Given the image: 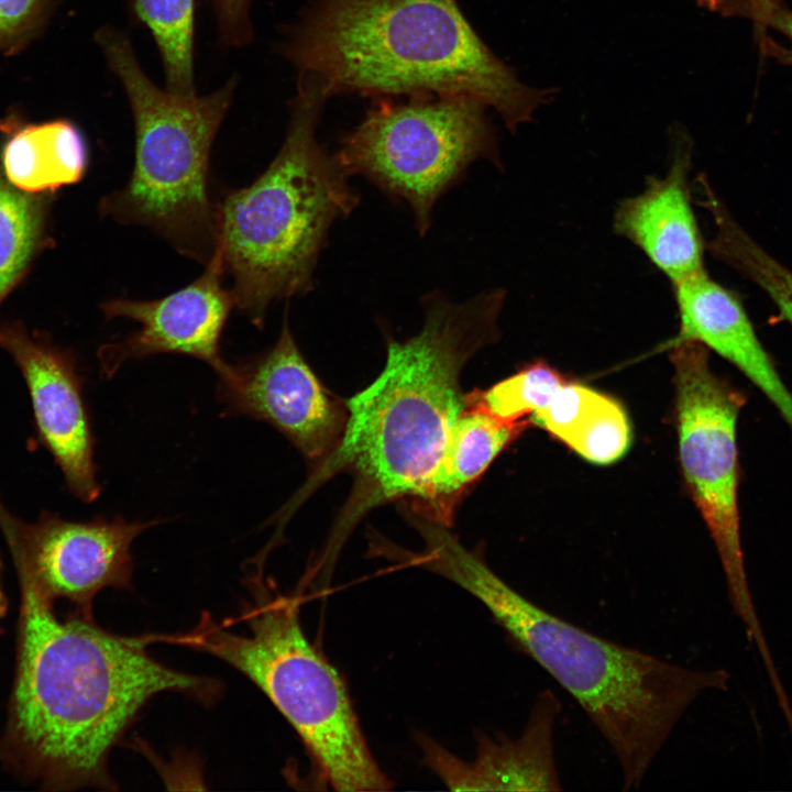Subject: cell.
I'll list each match as a JSON object with an SVG mask.
<instances>
[{
	"instance_id": "obj_1",
	"label": "cell",
	"mask_w": 792,
	"mask_h": 792,
	"mask_svg": "<svg viewBox=\"0 0 792 792\" xmlns=\"http://www.w3.org/2000/svg\"><path fill=\"white\" fill-rule=\"evenodd\" d=\"M15 572L16 664L0 763L44 790L113 789L110 751L151 698L182 692L206 701L218 685L156 661L143 638L79 614L59 620L30 575Z\"/></svg>"
},
{
	"instance_id": "obj_2",
	"label": "cell",
	"mask_w": 792,
	"mask_h": 792,
	"mask_svg": "<svg viewBox=\"0 0 792 792\" xmlns=\"http://www.w3.org/2000/svg\"><path fill=\"white\" fill-rule=\"evenodd\" d=\"M505 290L453 302L439 292L421 302L424 324L404 340H389L378 376L345 403L348 417L336 448L283 508L294 509L339 472L353 476L351 496L328 543L336 558L346 534L384 503L414 498L435 471L449 433L466 406L461 373L481 349L499 337Z\"/></svg>"
},
{
	"instance_id": "obj_3",
	"label": "cell",
	"mask_w": 792,
	"mask_h": 792,
	"mask_svg": "<svg viewBox=\"0 0 792 792\" xmlns=\"http://www.w3.org/2000/svg\"><path fill=\"white\" fill-rule=\"evenodd\" d=\"M278 53L328 98L470 96L513 133L559 88L524 84L482 41L455 0H315Z\"/></svg>"
},
{
	"instance_id": "obj_4",
	"label": "cell",
	"mask_w": 792,
	"mask_h": 792,
	"mask_svg": "<svg viewBox=\"0 0 792 792\" xmlns=\"http://www.w3.org/2000/svg\"><path fill=\"white\" fill-rule=\"evenodd\" d=\"M419 565L455 583L582 707L615 755L625 791L637 790L691 704L725 690V670H693L610 641L535 604L447 528L432 531Z\"/></svg>"
},
{
	"instance_id": "obj_5",
	"label": "cell",
	"mask_w": 792,
	"mask_h": 792,
	"mask_svg": "<svg viewBox=\"0 0 792 792\" xmlns=\"http://www.w3.org/2000/svg\"><path fill=\"white\" fill-rule=\"evenodd\" d=\"M327 99L317 79L298 77L278 153L253 183L216 201L234 308L258 328L274 301L312 289L332 223L360 202L336 155L317 139Z\"/></svg>"
},
{
	"instance_id": "obj_6",
	"label": "cell",
	"mask_w": 792,
	"mask_h": 792,
	"mask_svg": "<svg viewBox=\"0 0 792 792\" xmlns=\"http://www.w3.org/2000/svg\"><path fill=\"white\" fill-rule=\"evenodd\" d=\"M95 37L125 92L135 135L130 179L105 196L99 210L121 224L148 228L180 255L207 265L219 241L211 148L238 80L204 96L174 94L148 78L125 32L107 25Z\"/></svg>"
},
{
	"instance_id": "obj_7",
	"label": "cell",
	"mask_w": 792,
	"mask_h": 792,
	"mask_svg": "<svg viewBox=\"0 0 792 792\" xmlns=\"http://www.w3.org/2000/svg\"><path fill=\"white\" fill-rule=\"evenodd\" d=\"M253 584L246 634H234L204 616L180 642L249 678L295 729L326 784L349 792L391 789L341 675L302 630L297 600L254 580Z\"/></svg>"
},
{
	"instance_id": "obj_8",
	"label": "cell",
	"mask_w": 792,
	"mask_h": 792,
	"mask_svg": "<svg viewBox=\"0 0 792 792\" xmlns=\"http://www.w3.org/2000/svg\"><path fill=\"white\" fill-rule=\"evenodd\" d=\"M483 102L459 95L374 98L334 153L344 172L361 175L409 205L425 235L437 200L477 160L501 167L497 138Z\"/></svg>"
},
{
	"instance_id": "obj_9",
	"label": "cell",
	"mask_w": 792,
	"mask_h": 792,
	"mask_svg": "<svg viewBox=\"0 0 792 792\" xmlns=\"http://www.w3.org/2000/svg\"><path fill=\"white\" fill-rule=\"evenodd\" d=\"M679 459L689 494L716 546L737 614L757 629L740 538L737 421L747 398L713 371L708 349L673 343Z\"/></svg>"
},
{
	"instance_id": "obj_10",
	"label": "cell",
	"mask_w": 792,
	"mask_h": 792,
	"mask_svg": "<svg viewBox=\"0 0 792 792\" xmlns=\"http://www.w3.org/2000/svg\"><path fill=\"white\" fill-rule=\"evenodd\" d=\"M160 522L119 517L77 522L44 514L25 524L0 503V530L15 569L26 572L47 600H67L87 618L101 590L131 588L132 542Z\"/></svg>"
},
{
	"instance_id": "obj_11",
	"label": "cell",
	"mask_w": 792,
	"mask_h": 792,
	"mask_svg": "<svg viewBox=\"0 0 792 792\" xmlns=\"http://www.w3.org/2000/svg\"><path fill=\"white\" fill-rule=\"evenodd\" d=\"M275 344L245 363H227L217 373L218 396L230 415L272 425L300 452L320 462L338 444L348 411L328 393L306 362L288 323Z\"/></svg>"
},
{
	"instance_id": "obj_12",
	"label": "cell",
	"mask_w": 792,
	"mask_h": 792,
	"mask_svg": "<svg viewBox=\"0 0 792 792\" xmlns=\"http://www.w3.org/2000/svg\"><path fill=\"white\" fill-rule=\"evenodd\" d=\"M224 267L218 248L205 271L187 286L162 298H114L101 309L108 319L127 318L140 330L105 344L99 350L102 372L112 376L129 360L174 353L199 359L216 373L227 362L221 356V336L234 308L230 288L223 284Z\"/></svg>"
},
{
	"instance_id": "obj_13",
	"label": "cell",
	"mask_w": 792,
	"mask_h": 792,
	"mask_svg": "<svg viewBox=\"0 0 792 792\" xmlns=\"http://www.w3.org/2000/svg\"><path fill=\"white\" fill-rule=\"evenodd\" d=\"M0 346L24 377L37 431L69 490L81 501L94 502L100 494L94 439L73 361L15 328L0 329Z\"/></svg>"
},
{
	"instance_id": "obj_14",
	"label": "cell",
	"mask_w": 792,
	"mask_h": 792,
	"mask_svg": "<svg viewBox=\"0 0 792 792\" xmlns=\"http://www.w3.org/2000/svg\"><path fill=\"white\" fill-rule=\"evenodd\" d=\"M560 710L556 694L544 690L536 697L519 737L482 734L475 757L469 761L420 736L424 762L453 791H560L553 748Z\"/></svg>"
},
{
	"instance_id": "obj_15",
	"label": "cell",
	"mask_w": 792,
	"mask_h": 792,
	"mask_svg": "<svg viewBox=\"0 0 792 792\" xmlns=\"http://www.w3.org/2000/svg\"><path fill=\"white\" fill-rule=\"evenodd\" d=\"M670 141L669 170L663 177H650L641 194L618 204L614 229L675 284L705 266L704 244L688 183L692 142L680 124L671 127Z\"/></svg>"
},
{
	"instance_id": "obj_16",
	"label": "cell",
	"mask_w": 792,
	"mask_h": 792,
	"mask_svg": "<svg viewBox=\"0 0 792 792\" xmlns=\"http://www.w3.org/2000/svg\"><path fill=\"white\" fill-rule=\"evenodd\" d=\"M672 287L679 315L673 343L698 342L732 363L776 407L792 431V393L737 296L712 279L706 270Z\"/></svg>"
},
{
	"instance_id": "obj_17",
	"label": "cell",
	"mask_w": 792,
	"mask_h": 792,
	"mask_svg": "<svg viewBox=\"0 0 792 792\" xmlns=\"http://www.w3.org/2000/svg\"><path fill=\"white\" fill-rule=\"evenodd\" d=\"M529 421L507 422L466 402L447 439L440 460L414 497L419 516L449 522L458 496L479 479Z\"/></svg>"
},
{
	"instance_id": "obj_18",
	"label": "cell",
	"mask_w": 792,
	"mask_h": 792,
	"mask_svg": "<svg viewBox=\"0 0 792 792\" xmlns=\"http://www.w3.org/2000/svg\"><path fill=\"white\" fill-rule=\"evenodd\" d=\"M528 420L597 465L618 461L632 440L631 426L623 406L578 383L565 382L551 402Z\"/></svg>"
},
{
	"instance_id": "obj_19",
	"label": "cell",
	"mask_w": 792,
	"mask_h": 792,
	"mask_svg": "<svg viewBox=\"0 0 792 792\" xmlns=\"http://www.w3.org/2000/svg\"><path fill=\"white\" fill-rule=\"evenodd\" d=\"M3 167L14 187L36 193L77 183L88 164L79 129L67 120L19 129L4 145Z\"/></svg>"
},
{
	"instance_id": "obj_20",
	"label": "cell",
	"mask_w": 792,
	"mask_h": 792,
	"mask_svg": "<svg viewBox=\"0 0 792 792\" xmlns=\"http://www.w3.org/2000/svg\"><path fill=\"white\" fill-rule=\"evenodd\" d=\"M131 18L145 26L157 47L165 88L174 94L196 95V0H124Z\"/></svg>"
},
{
	"instance_id": "obj_21",
	"label": "cell",
	"mask_w": 792,
	"mask_h": 792,
	"mask_svg": "<svg viewBox=\"0 0 792 792\" xmlns=\"http://www.w3.org/2000/svg\"><path fill=\"white\" fill-rule=\"evenodd\" d=\"M710 213L716 228L707 245L711 254L763 290L792 326V271L755 241L724 204Z\"/></svg>"
},
{
	"instance_id": "obj_22",
	"label": "cell",
	"mask_w": 792,
	"mask_h": 792,
	"mask_svg": "<svg viewBox=\"0 0 792 792\" xmlns=\"http://www.w3.org/2000/svg\"><path fill=\"white\" fill-rule=\"evenodd\" d=\"M565 382L554 367L537 361L488 389L468 396L466 402L507 422L529 421Z\"/></svg>"
},
{
	"instance_id": "obj_23",
	"label": "cell",
	"mask_w": 792,
	"mask_h": 792,
	"mask_svg": "<svg viewBox=\"0 0 792 792\" xmlns=\"http://www.w3.org/2000/svg\"><path fill=\"white\" fill-rule=\"evenodd\" d=\"M0 178V300L25 270L41 232V210L30 195Z\"/></svg>"
},
{
	"instance_id": "obj_24",
	"label": "cell",
	"mask_w": 792,
	"mask_h": 792,
	"mask_svg": "<svg viewBox=\"0 0 792 792\" xmlns=\"http://www.w3.org/2000/svg\"><path fill=\"white\" fill-rule=\"evenodd\" d=\"M51 0H0V52L16 53L42 31Z\"/></svg>"
},
{
	"instance_id": "obj_25",
	"label": "cell",
	"mask_w": 792,
	"mask_h": 792,
	"mask_svg": "<svg viewBox=\"0 0 792 792\" xmlns=\"http://www.w3.org/2000/svg\"><path fill=\"white\" fill-rule=\"evenodd\" d=\"M252 0H211L218 42L226 48H240L253 40L250 9Z\"/></svg>"
},
{
	"instance_id": "obj_26",
	"label": "cell",
	"mask_w": 792,
	"mask_h": 792,
	"mask_svg": "<svg viewBox=\"0 0 792 792\" xmlns=\"http://www.w3.org/2000/svg\"><path fill=\"white\" fill-rule=\"evenodd\" d=\"M750 2L754 16L784 35L790 44L792 55V11L779 0H751Z\"/></svg>"
},
{
	"instance_id": "obj_27",
	"label": "cell",
	"mask_w": 792,
	"mask_h": 792,
	"mask_svg": "<svg viewBox=\"0 0 792 792\" xmlns=\"http://www.w3.org/2000/svg\"><path fill=\"white\" fill-rule=\"evenodd\" d=\"M1 574H2V562L0 560V622L4 618L7 610H8V598L6 596V593H4L2 584H1ZM0 634H1V628H0Z\"/></svg>"
}]
</instances>
